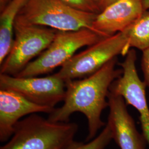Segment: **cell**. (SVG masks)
<instances>
[{"label":"cell","instance_id":"6da1fadb","mask_svg":"<svg viewBox=\"0 0 149 149\" xmlns=\"http://www.w3.org/2000/svg\"><path fill=\"white\" fill-rule=\"evenodd\" d=\"M117 63L116 57L88 77L66 81L64 104L55 108L49 114L48 119L55 122H68L73 113L80 112L88 121V134L86 141L95 138L98 130L106 125L102 120L101 115L108 107L109 87L123 72V69H115Z\"/></svg>","mask_w":149,"mask_h":149},{"label":"cell","instance_id":"7a4b0ae2","mask_svg":"<svg viewBox=\"0 0 149 149\" xmlns=\"http://www.w3.org/2000/svg\"><path fill=\"white\" fill-rule=\"evenodd\" d=\"M78 129L76 123L52 122L34 113L17 123L11 138L0 149H64Z\"/></svg>","mask_w":149,"mask_h":149},{"label":"cell","instance_id":"3957f363","mask_svg":"<svg viewBox=\"0 0 149 149\" xmlns=\"http://www.w3.org/2000/svg\"><path fill=\"white\" fill-rule=\"evenodd\" d=\"M97 14L80 11L63 0H28L19 12L15 24L49 27L61 31L92 29Z\"/></svg>","mask_w":149,"mask_h":149},{"label":"cell","instance_id":"277c9868","mask_svg":"<svg viewBox=\"0 0 149 149\" xmlns=\"http://www.w3.org/2000/svg\"><path fill=\"white\" fill-rule=\"evenodd\" d=\"M103 39L88 28L74 31H58L48 48L15 76L36 77L48 74L58 67H61L80 48L92 45Z\"/></svg>","mask_w":149,"mask_h":149},{"label":"cell","instance_id":"5b68a950","mask_svg":"<svg viewBox=\"0 0 149 149\" xmlns=\"http://www.w3.org/2000/svg\"><path fill=\"white\" fill-rule=\"evenodd\" d=\"M130 48L125 31L101 40L74 54L56 74L64 81L84 79L93 74L119 54L125 55Z\"/></svg>","mask_w":149,"mask_h":149},{"label":"cell","instance_id":"8992f818","mask_svg":"<svg viewBox=\"0 0 149 149\" xmlns=\"http://www.w3.org/2000/svg\"><path fill=\"white\" fill-rule=\"evenodd\" d=\"M57 30L34 25L15 24L11 50L1 64L0 73L15 76L53 42Z\"/></svg>","mask_w":149,"mask_h":149},{"label":"cell","instance_id":"52a82bcc","mask_svg":"<svg viewBox=\"0 0 149 149\" xmlns=\"http://www.w3.org/2000/svg\"><path fill=\"white\" fill-rule=\"evenodd\" d=\"M0 90L14 91L28 100L55 108L64 101L66 83L56 74L44 77H19L0 74Z\"/></svg>","mask_w":149,"mask_h":149},{"label":"cell","instance_id":"ba28073f","mask_svg":"<svg viewBox=\"0 0 149 149\" xmlns=\"http://www.w3.org/2000/svg\"><path fill=\"white\" fill-rule=\"evenodd\" d=\"M108 101L109 112L107 124L118 146L120 149H146L148 143L143 134L139 132L124 99L109 92Z\"/></svg>","mask_w":149,"mask_h":149},{"label":"cell","instance_id":"9c48e42d","mask_svg":"<svg viewBox=\"0 0 149 149\" xmlns=\"http://www.w3.org/2000/svg\"><path fill=\"white\" fill-rule=\"evenodd\" d=\"M145 11L144 0H118L97 15L92 25L103 38L125 31Z\"/></svg>","mask_w":149,"mask_h":149},{"label":"cell","instance_id":"30bf717a","mask_svg":"<svg viewBox=\"0 0 149 149\" xmlns=\"http://www.w3.org/2000/svg\"><path fill=\"white\" fill-rule=\"evenodd\" d=\"M54 108L28 100L14 91L0 90V141H7L21 118L34 113L50 114Z\"/></svg>","mask_w":149,"mask_h":149},{"label":"cell","instance_id":"8fae6325","mask_svg":"<svg viewBox=\"0 0 149 149\" xmlns=\"http://www.w3.org/2000/svg\"><path fill=\"white\" fill-rule=\"evenodd\" d=\"M28 0H11L0 12V64L10 53L13 43L17 16Z\"/></svg>","mask_w":149,"mask_h":149},{"label":"cell","instance_id":"7c38bea8","mask_svg":"<svg viewBox=\"0 0 149 149\" xmlns=\"http://www.w3.org/2000/svg\"><path fill=\"white\" fill-rule=\"evenodd\" d=\"M130 48L143 51L149 48V10L145 11L138 19L125 30Z\"/></svg>","mask_w":149,"mask_h":149},{"label":"cell","instance_id":"4fadbf2b","mask_svg":"<svg viewBox=\"0 0 149 149\" xmlns=\"http://www.w3.org/2000/svg\"><path fill=\"white\" fill-rule=\"evenodd\" d=\"M113 140L109 126L106 124L101 133L87 143L76 141L74 140L64 149H105Z\"/></svg>","mask_w":149,"mask_h":149},{"label":"cell","instance_id":"5bb4252c","mask_svg":"<svg viewBox=\"0 0 149 149\" xmlns=\"http://www.w3.org/2000/svg\"><path fill=\"white\" fill-rule=\"evenodd\" d=\"M71 7L80 11L98 15L102 11L101 0H63Z\"/></svg>","mask_w":149,"mask_h":149},{"label":"cell","instance_id":"9a60e30c","mask_svg":"<svg viewBox=\"0 0 149 149\" xmlns=\"http://www.w3.org/2000/svg\"><path fill=\"white\" fill-rule=\"evenodd\" d=\"M139 113V119L141 124L142 134L149 145V108L145 107L138 111Z\"/></svg>","mask_w":149,"mask_h":149},{"label":"cell","instance_id":"2e32d148","mask_svg":"<svg viewBox=\"0 0 149 149\" xmlns=\"http://www.w3.org/2000/svg\"><path fill=\"white\" fill-rule=\"evenodd\" d=\"M141 68L144 74V81L149 88V48L143 51Z\"/></svg>","mask_w":149,"mask_h":149},{"label":"cell","instance_id":"e0dca14e","mask_svg":"<svg viewBox=\"0 0 149 149\" xmlns=\"http://www.w3.org/2000/svg\"><path fill=\"white\" fill-rule=\"evenodd\" d=\"M118 0H101V7L102 11L105 8H106L107 7L116 2Z\"/></svg>","mask_w":149,"mask_h":149},{"label":"cell","instance_id":"ac0fdd59","mask_svg":"<svg viewBox=\"0 0 149 149\" xmlns=\"http://www.w3.org/2000/svg\"><path fill=\"white\" fill-rule=\"evenodd\" d=\"M11 0H0V12L2 11Z\"/></svg>","mask_w":149,"mask_h":149},{"label":"cell","instance_id":"d6986e66","mask_svg":"<svg viewBox=\"0 0 149 149\" xmlns=\"http://www.w3.org/2000/svg\"><path fill=\"white\" fill-rule=\"evenodd\" d=\"M144 6L145 11L149 10V0H144Z\"/></svg>","mask_w":149,"mask_h":149}]
</instances>
